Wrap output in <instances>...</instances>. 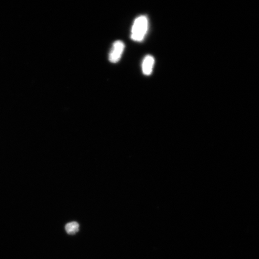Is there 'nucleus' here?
I'll return each mask as SVG.
<instances>
[{"instance_id": "1", "label": "nucleus", "mask_w": 259, "mask_h": 259, "mask_svg": "<svg viewBox=\"0 0 259 259\" xmlns=\"http://www.w3.org/2000/svg\"><path fill=\"white\" fill-rule=\"evenodd\" d=\"M148 28V21L147 16L142 15L136 19L132 30V38L136 41L144 40Z\"/></svg>"}, {"instance_id": "4", "label": "nucleus", "mask_w": 259, "mask_h": 259, "mask_svg": "<svg viewBox=\"0 0 259 259\" xmlns=\"http://www.w3.org/2000/svg\"><path fill=\"white\" fill-rule=\"evenodd\" d=\"M65 229H66V231L68 234L74 235L79 231V225L78 223L76 222H70L67 223L66 227H65Z\"/></svg>"}, {"instance_id": "3", "label": "nucleus", "mask_w": 259, "mask_h": 259, "mask_svg": "<svg viewBox=\"0 0 259 259\" xmlns=\"http://www.w3.org/2000/svg\"><path fill=\"white\" fill-rule=\"evenodd\" d=\"M154 64V58L151 56H147L144 58L142 63V71L145 75L149 76L153 72Z\"/></svg>"}, {"instance_id": "2", "label": "nucleus", "mask_w": 259, "mask_h": 259, "mask_svg": "<svg viewBox=\"0 0 259 259\" xmlns=\"http://www.w3.org/2000/svg\"><path fill=\"white\" fill-rule=\"evenodd\" d=\"M124 48V44L122 41L119 40L115 41L109 54V61L112 63H117L120 60Z\"/></svg>"}]
</instances>
